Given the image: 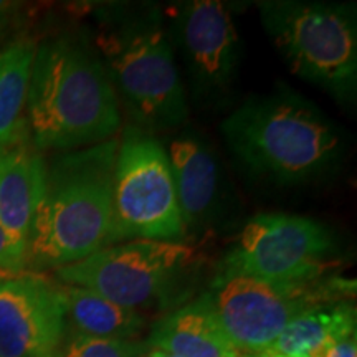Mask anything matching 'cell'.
Masks as SVG:
<instances>
[{
  "instance_id": "cell-23",
  "label": "cell",
  "mask_w": 357,
  "mask_h": 357,
  "mask_svg": "<svg viewBox=\"0 0 357 357\" xmlns=\"http://www.w3.org/2000/svg\"><path fill=\"white\" fill-rule=\"evenodd\" d=\"M247 357H289V356H278V354H258V356H247Z\"/></svg>"
},
{
  "instance_id": "cell-11",
  "label": "cell",
  "mask_w": 357,
  "mask_h": 357,
  "mask_svg": "<svg viewBox=\"0 0 357 357\" xmlns=\"http://www.w3.org/2000/svg\"><path fill=\"white\" fill-rule=\"evenodd\" d=\"M61 284L40 273L0 276V357H45L65 333Z\"/></svg>"
},
{
  "instance_id": "cell-10",
  "label": "cell",
  "mask_w": 357,
  "mask_h": 357,
  "mask_svg": "<svg viewBox=\"0 0 357 357\" xmlns=\"http://www.w3.org/2000/svg\"><path fill=\"white\" fill-rule=\"evenodd\" d=\"M169 19V38L194 96L217 102L230 95L242 56L230 8L218 0H190L174 8Z\"/></svg>"
},
{
  "instance_id": "cell-22",
  "label": "cell",
  "mask_w": 357,
  "mask_h": 357,
  "mask_svg": "<svg viewBox=\"0 0 357 357\" xmlns=\"http://www.w3.org/2000/svg\"><path fill=\"white\" fill-rule=\"evenodd\" d=\"M144 357H177V356H172L169 354L166 351H160V349H154V347L149 346V349L146 351Z\"/></svg>"
},
{
  "instance_id": "cell-19",
  "label": "cell",
  "mask_w": 357,
  "mask_h": 357,
  "mask_svg": "<svg viewBox=\"0 0 357 357\" xmlns=\"http://www.w3.org/2000/svg\"><path fill=\"white\" fill-rule=\"evenodd\" d=\"M26 270V245L0 227V273L17 275Z\"/></svg>"
},
{
  "instance_id": "cell-16",
  "label": "cell",
  "mask_w": 357,
  "mask_h": 357,
  "mask_svg": "<svg viewBox=\"0 0 357 357\" xmlns=\"http://www.w3.org/2000/svg\"><path fill=\"white\" fill-rule=\"evenodd\" d=\"M65 296L66 328L96 339L134 341L144 328L139 311L129 310L106 300L91 289L61 284Z\"/></svg>"
},
{
  "instance_id": "cell-20",
  "label": "cell",
  "mask_w": 357,
  "mask_h": 357,
  "mask_svg": "<svg viewBox=\"0 0 357 357\" xmlns=\"http://www.w3.org/2000/svg\"><path fill=\"white\" fill-rule=\"evenodd\" d=\"M318 357H357V339L356 334L346 336L329 344Z\"/></svg>"
},
{
  "instance_id": "cell-2",
  "label": "cell",
  "mask_w": 357,
  "mask_h": 357,
  "mask_svg": "<svg viewBox=\"0 0 357 357\" xmlns=\"http://www.w3.org/2000/svg\"><path fill=\"white\" fill-rule=\"evenodd\" d=\"M220 132L252 176L283 187L326 177L346 149L337 124L287 84L245 100L223 119Z\"/></svg>"
},
{
  "instance_id": "cell-7",
  "label": "cell",
  "mask_w": 357,
  "mask_h": 357,
  "mask_svg": "<svg viewBox=\"0 0 357 357\" xmlns=\"http://www.w3.org/2000/svg\"><path fill=\"white\" fill-rule=\"evenodd\" d=\"M354 280L321 276L303 283H275L215 273L207 294L223 331L240 354H265L289 321L319 305L354 296Z\"/></svg>"
},
{
  "instance_id": "cell-21",
  "label": "cell",
  "mask_w": 357,
  "mask_h": 357,
  "mask_svg": "<svg viewBox=\"0 0 357 357\" xmlns=\"http://www.w3.org/2000/svg\"><path fill=\"white\" fill-rule=\"evenodd\" d=\"M19 8V3L15 2H6V0H0V32L6 29L8 22L12 20L13 13Z\"/></svg>"
},
{
  "instance_id": "cell-8",
  "label": "cell",
  "mask_w": 357,
  "mask_h": 357,
  "mask_svg": "<svg viewBox=\"0 0 357 357\" xmlns=\"http://www.w3.org/2000/svg\"><path fill=\"white\" fill-rule=\"evenodd\" d=\"M132 240L187 242V236L166 147L129 124L118 139L109 247Z\"/></svg>"
},
{
  "instance_id": "cell-13",
  "label": "cell",
  "mask_w": 357,
  "mask_h": 357,
  "mask_svg": "<svg viewBox=\"0 0 357 357\" xmlns=\"http://www.w3.org/2000/svg\"><path fill=\"white\" fill-rule=\"evenodd\" d=\"M47 187V162L29 134L0 151V227L26 245Z\"/></svg>"
},
{
  "instance_id": "cell-24",
  "label": "cell",
  "mask_w": 357,
  "mask_h": 357,
  "mask_svg": "<svg viewBox=\"0 0 357 357\" xmlns=\"http://www.w3.org/2000/svg\"><path fill=\"white\" fill-rule=\"evenodd\" d=\"M243 357H247V356H243Z\"/></svg>"
},
{
  "instance_id": "cell-6",
  "label": "cell",
  "mask_w": 357,
  "mask_h": 357,
  "mask_svg": "<svg viewBox=\"0 0 357 357\" xmlns=\"http://www.w3.org/2000/svg\"><path fill=\"white\" fill-rule=\"evenodd\" d=\"M202 261L204 255L192 243L132 240L98 250L56 270V276L61 284L91 289L116 305L141 312L181 294Z\"/></svg>"
},
{
  "instance_id": "cell-9",
  "label": "cell",
  "mask_w": 357,
  "mask_h": 357,
  "mask_svg": "<svg viewBox=\"0 0 357 357\" xmlns=\"http://www.w3.org/2000/svg\"><path fill=\"white\" fill-rule=\"evenodd\" d=\"M336 240L318 220L289 213H260L245 223L217 273L303 283L336 265Z\"/></svg>"
},
{
  "instance_id": "cell-17",
  "label": "cell",
  "mask_w": 357,
  "mask_h": 357,
  "mask_svg": "<svg viewBox=\"0 0 357 357\" xmlns=\"http://www.w3.org/2000/svg\"><path fill=\"white\" fill-rule=\"evenodd\" d=\"M35 50L33 40L20 38L0 52V151L29 134L25 105Z\"/></svg>"
},
{
  "instance_id": "cell-3",
  "label": "cell",
  "mask_w": 357,
  "mask_h": 357,
  "mask_svg": "<svg viewBox=\"0 0 357 357\" xmlns=\"http://www.w3.org/2000/svg\"><path fill=\"white\" fill-rule=\"evenodd\" d=\"M89 38L132 126L154 136L184 126L189 101L158 7H101Z\"/></svg>"
},
{
  "instance_id": "cell-1",
  "label": "cell",
  "mask_w": 357,
  "mask_h": 357,
  "mask_svg": "<svg viewBox=\"0 0 357 357\" xmlns=\"http://www.w3.org/2000/svg\"><path fill=\"white\" fill-rule=\"evenodd\" d=\"M25 123L40 153H68L116 137L123 111L89 33H61L37 45Z\"/></svg>"
},
{
  "instance_id": "cell-12",
  "label": "cell",
  "mask_w": 357,
  "mask_h": 357,
  "mask_svg": "<svg viewBox=\"0 0 357 357\" xmlns=\"http://www.w3.org/2000/svg\"><path fill=\"white\" fill-rule=\"evenodd\" d=\"M185 236L208 230L223 213V181L213 149L194 131H182L166 149Z\"/></svg>"
},
{
  "instance_id": "cell-18",
  "label": "cell",
  "mask_w": 357,
  "mask_h": 357,
  "mask_svg": "<svg viewBox=\"0 0 357 357\" xmlns=\"http://www.w3.org/2000/svg\"><path fill=\"white\" fill-rule=\"evenodd\" d=\"M149 349L147 341H113L96 339L66 328L56 349L45 357H144Z\"/></svg>"
},
{
  "instance_id": "cell-5",
  "label": "cell",
  "mask_w": 357,
  "mask_h": 357,
  "mask_svg": "<svg viewBox=\"0 0 357 357\" xmlns=\"http://www.w3.org/2000/svg\"><path fill=\"white\" fill-rule=\"evenodd\" d=\"M261 25L294 75L341 101L354 100L357 22L349 3L265 0Z\"/></svg>"
},
{
  "instance_id": "cell-15",
  "label": "cell",
  "mask_w": 357,
  "mask_h": 357,
  "mask_svg": "<svg viewBox=\"0 0 357 357\" xmlns=\"http://www.w3.org/2000/svg\"><path fill=\"white\" fill-rule=\"evenodd\" d=\"M356 334V307L351 301L319 305L289 321L265 354L318 357L339 339Z\"/></svg>"
},
{
  "instance_id": "cell-4",
  "label": "cell",
  "mask_w": 357,
  "mask_h": 357,
  "mask_svg": "<svg viewBox=\"0 0 357 357\" xmlns=\"http://www.w3.org/2000/svg\"><path fill=\"white\" fill-rule=\"evenodd\" d=\"M118 137L61 153L26 240V270H60L109 247Z\"/></svg>"
},
{
  "instance_id": "cell-14",
  "label": "cell",
  "mask_w": 357,
  "mask_h": 357,
  "mask_svg": "<svg viewBox=\"0 0 357 357\" xmlns=\"http://www.w3.org/2000/svg\"><path fill=\"white\" fill-rule=\"evenodd\" d=\"M147 344L177 357H243L223 331L207 293L158 321Z\"/></svg>"
}]
</instances>
